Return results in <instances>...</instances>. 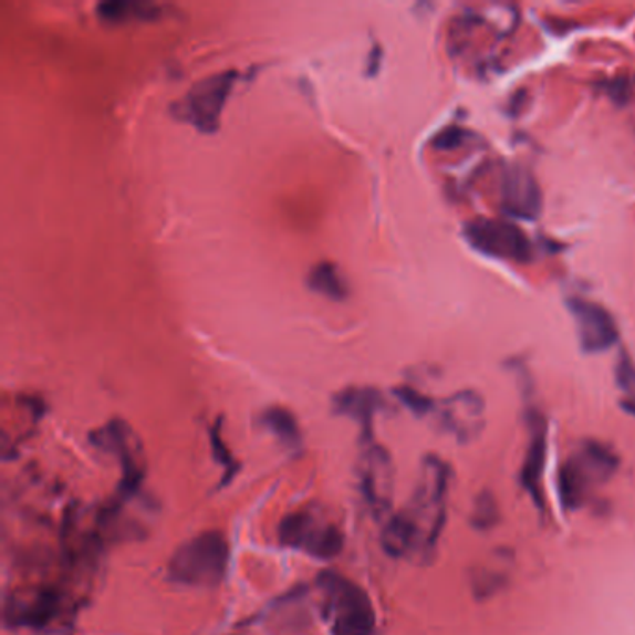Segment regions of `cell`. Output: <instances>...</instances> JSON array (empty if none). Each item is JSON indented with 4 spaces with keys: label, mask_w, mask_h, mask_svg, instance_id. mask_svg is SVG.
<instances>
[{
    "label": "cell",
    "mask_w": 635,
    "mask_h": 635,
    "mask_svg": "<svg viewBox=\"0 0 635 635\" xmlns=\"http://www.w3.org/2000/svg\"><path fill=\"white\" fill-rule=\"evenodd\" d=\"M212 438V454H215V459L223 466V470L230 471V477L236 473V462L230 457V449L226 446V441L222 440L220 436V424L215 425L211 430Z\"/></svg>",
    "instance_id": "cell-24"
},
{
    "label": "cell",
    "mask_w": 635,
    "mask_h": 635,
    "mask_svg": "<svg viewBox=\"0 0 635 635\" xmlns=\"http://www.w3.org/2000/svg\"><path fill=\"white\" fill-rule=\"evenodd\" d=\"M466 239L471 247L490 258L528 261L531 258L530 239L517 223L477 218L466 223Z\"/></svg>",
    "instance_id": "cell-6"
},
{
    "label": "cell",
    "mask_w": 635,
    "mask_h": 635,
    "mask_svg": "<svg viewBox=\"0 0 635 635\" xmlns=\"http://www.w3.org/2000/svg\"><path fill=\"white\" fill-rule=\"evenodd\" d=\"M441 424L460 441L476 440L485 427V400L476 392H460L446 400Z\"/></svg>",
    "instance_id": "cell-11"
},
{
    "label": "cell",
    "mask_w": 635,
    "mask_h": 635,
    "mask_svg": "<svg viewBox=\"0 0 635 635\" xmlns=\"http://www.w3.org/2000/svg\"><path fill=\"white\" fill-rule=\"evenodd\" d=\"M572 459L576 460L591 482L607 481L618 468L617 455L613 454L606 444L596 440L585 441L580 454Z\"/></svg>",
    "instance_id": "cell-16"
},
{
    "label": "cell",
    "mask_w": 635,
    "mask_h": 635,
    "mask_svg": "<svg viewBox=\"0 0 635 635\" xmlns=\"http://www.w3.org/2000/svg\"><path fill=\"white\" fill-rule=\"evenodd\" d=\"M259 424L263 425L278 441H282L288 449H299L302 441L301 427L296 424L293 414L282 406H271L259 416Z\"/></svg>",
    "instance_id": "cell-19"
},
{
    "label": "cell",
    "mask_w": 635,
    "mask_h": 635,
    "mask_svg": "<svg viewBox=\"0 0 635 635\" xmlns=\"http://www.w3.org/2000/svg\"><path fill=\"white\" fill-rule=\"evenodd\" d=\"M589 485V477L574 459L569 460L559 471V495L563 503L571 509L582 506Z\"/></svg>",
    "instance_id": "cell-20"
},
{
    "label": "cell",
    "mask_w": 635,
    "mask_h": 635,
    "mask_svg": "<svg viewBox=\"0 0 635 635\" xmlns=\"http://www.w3.org/2000/svg\"><path fill=\"white\" fill-rule=\"evenodd\" d=\"M306 283L313 293L321 294L329 301H347V280L340 271V267L332 263V261H321L318 266H313L308 272Z\"/></svg>",
    "instance_id": "cell-17"
},
{
    "label": "cell",
    "mask_w": 635,
    "mask_h": 635,
    "mask_svg": "<svg viewBox=\"0 0 635 635\" xmlns=\"http://www.w3.org/2000/svg\"><path fill=\"white\" fill-rule=\"evenodd\" d=\"M500 520V509H498V501L495 495L485 490L481 495L477 496L476 506L471 511V525L479 531H489L498 524Z\"/></svg>",
    "instance_id": "cell-21"
},
{
    "label": "cell",
    "mask_w": 635,
    "mask_h": 635,
    "mask_svg": "<svg viewBox=\"0 0 635 635\" xmlns=\"http://www.w3.org/2000/svg\"><path fill=\"white\" fill-rule=\"evenodd\" d=\"M465 138L466 133L460 127H447L433 138V146L441 152H449V149H457Z\"/></svg>",
    "instance_id": "cell-25"
},
{
    "label": "cell",
    "mask_w": 635,
    "mask_h": 635,
    "mask_svg": "<svg viewBox=\"0 0 635 635\" xmlns=\"http://www.w3.org/2000/svg\"><path fill=\"white\" fill-rule=\"evenodd\" d=\"M571 312L576 321L582 347L587 353H601L615 345L618 340L617 324L606 308L596 302L572 299Z\"/></svg>",
    "instance_id": "cell-10"
},
{
    "label": "cell",
    "mask_w": 635,
    "mask_h": 635,
    "mask_svg": "<svg viewBox=\"0 0 635 635\" xmlns=\"http://www.w3.org/2000/svg\"><path fill=\"white\" fill-rule=\"evenodd\" d=\"M90 440L95 446L101 447L106 454L118 457L124 476H122V492L133 495L140 487L142 477H144V451L142 444L135 430L122 419H112L111 424L94 430Z\"/></svg>",
    "instance_id": "cell-7"
},
{
    "label": "cell",
    "mask_w": 635,
    "mask_h": 635,
    "mask_svg": "<svg viewBox=\"0 0 635 635\" xmlns=\"http://www.w3.org/2000/svg\"><path fill=\"white\" fill-rule=\"evenodd\" d=\"M449 466L435 455L425 457L419 471L410 511H406L416 533V552L430 558L446 522V495Z\"/></svg>",
    "instance_id": "cell-1"
},
{
    "label": "cell",
    "mask_w": 635,
    "mask_h": 635,
    "mask_svg": "<svg viewBox=\"0 0 635 635\" xmlns=\"http://www.w3.org/2000/svg\"><path fill=\"white\" fill-rule=\"evenodd\" d=\"M381 541H383L384 550L392 558H405L408 553L416 552V533L406 512L389 518Z\"/></svg>",
    "instance_id": "cell-18"
},
{
    "label": "cell",
    "mask_w": 635,
    "mask_h": 635,
    "mask_svg": "<svg viewBox=\"0 0 635 635\" xmlns=\"http://www.w3.org/2000/svg\"><path fill=\"white\" fill-rule=\"evenodd\" d=\"M237 71H218L190 86L181 100L171 105V112L179 122H187L201 133H215L220 127L223 106L236 86Z\"/></svg>",
    "instance_id": "cell-4"
},
{
    "label": "cell",
    "mask_w": 635,
    "mask_h": 635,
    "mask_svg": "<svg viewBox=\"0 0 635 635\" xmlns=\"http://www.w3.org/2000/svg\"><path fill=\"white\" fill-rule=\"evenodd\" d=\"M546 462V424L541 416H533L531 419V440L525 455L524 466H522V482L525 489L530 490L535 501H541L542 470Z\"/></svg>",
    "instance_id": "cell-14"
},
{
    "label": "cell",
    "mask_w": 635,
    "mask_h": 635,
    "mask_svg": "<svg viewBox=\"0 0 635 635\" xmlns=\"http://www.w3.org/2000/svg\"><path fill=\"white\" fill-rule=\"evenodd\" d=\"M383 406V397L373 388H345L334 397V410L358 421L369 435L373 416Z\"/></svg>",
    "instance_id": "cell-13"
},
{
    "label": "cell",
    "mask_w": 635,
    "mask_h": 635,
    "mask_svg": "<svg viewBox=\"0 0 635 635\" xmlns=\"http://www.w3.org/2000/svg\"><path fill=\"white\" fill-rule=\"evenodd\" d=\"M165 7L146 0H106L97 4V15L108 23L125 21H154L163 18Z\"/></svg>",
    "instance_id": "cell-15"
},
{
    "label": "cell",
    "mask_w": 635,
    "mask_h": 635,
    "mask_svg": "<svg viewBox=\"0 0 635 635\" xmlns=\"http://www.w3.org/2000/svg\"><path fill=\"white\" fill-rule=\"evenodd\" d=\"M501 207L507 215L533 220L541 215L542 192L535 176L524 165H512L501 181Z\"/></svg>",
    "instance_id": "cell-9"
},
{
    "label": "cell",
    "mask_w": 635,
    "mask_h": 635,
    "mask_svg": "<svg viewBox=\"0 0 635 635\" xmlns=\"http://www.w3.org/2000/svg\"><path fill=\"white\" fill-rule=\"evenodd\" d=\"M395 395L399 397L400 403L410 408L414 414L418 416H424V414L429 413L433 408V400L429 397H425L424 394H419L418 389L408 388V386H400V388L395 389Z\"/></svg>",
    "instance_id": "cell-22"
},
{
    "label": "cell",
    "mask_w": 635,
    "mask_h": 635,
    "mask_svg": "<svg viewBox=\"0 0 635 635\" xmlns=\"http://www.w3.org/2000/svg\"><path fill=\"white\" fill-rule=\"evenodd\" d=\"M394 477V462L388 451L381 446L367 447L360 460V487L371 509L377 514H384L392 507Z\"/></svg>",
    "instance_id": "cell-8"
},
{
    "label": "cell",
    "mask_w": 635,
    "mask_h": 635,
    "mask_svg": "<svg viewBox=\"0 0 635 635\" xmlns=\"http://www.w3.org/2000/svg\"><path fill=\"white\" fill-rule=\"evenodd\" d=\"M60 610V594L51 589H42L34 594H13L4 607L7 623L12 626H45L53 621Z\"/></svg>",
    "instance_id": "cell-12"
},
{
    "label": "cell",
    "mask_w": 635,
    "mask_h": 635,
    "mask_svg": "<svg viewBox=\"0 0 635 635\" xmlns=\"http://www.w3.org/2000/svg\"><path fill=\"white\" fill-rule=\"evenodd\" d=\"M318 583L332 635H373L377 615L364 589L332 571L323 572Z\"/></svg>",
    "instance_id": "cell-3"
},
{
    "label": "cell",
    "mask_w": 635,
    "mask_h": 635,
    "mask_svg": "<svg viewBox=\"0 0 635 635\" xmlns=\"http://www.w3.org/2000/svg\"><path fill=\"white\" fill-rule=\"evenodd\" d=\"M501 580H503V574H498V572L490 571V569H482V571L473 574V589L481 596H490L503 585Z\"/></svg>",
    "instance_id": "cell-23"
},
{
    "label": "cell",
    "mask_w": 635,
    "mask_h": 635,
    "mask_svg": "<svg viewBox=\"0 0 635 635\" xmlns=\"http://www.w3.org/2000/svg\"><path fill=\"white\" fill-rule=\"evenodd\" d=\"M230 563V544L217 530L204 531L183 542L168 563V577L185 587H217Z\"/></svg>",
    "instance_id": "cell-2"
},
{
    "label": "cell",
    "mask_w": 635,
    "mask_h": 635,
    "mask_svg": "<svg viewBox=\"0 0 635 635\" xmlns=\"http://www.w3.org/2000/svg\"><path fill=\"white\" fill-rule=\"evenodd\" d=\"M283 546L301 550L310 558L329 561L343 550V533L326 514L315 509L291 512L283 518L280 530Z\"/></svg>",
    "instance_id": "cell-5"
},
{
    "label": "cell",
    "mask_w": 635,
    "mask_h": 635,
    "mask_svg": "<svg viewBox=\"0 0 635 635\" xmlns=\"http://www.w3.org/2000/svg\"><path fill=\"white\" fill-rule=\"evenodd\" d=\"M617 383L623 392L635 399V365L629 362L628 356H623L617 364Z\"/></svg>",
    "instance_id": "cell-26"
}]
</instances>
